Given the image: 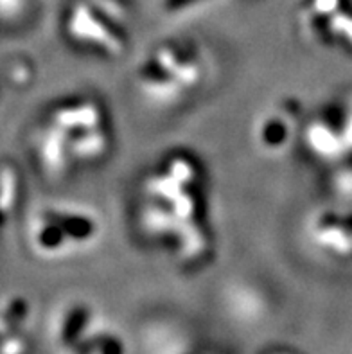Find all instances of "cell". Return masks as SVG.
I'll return each mask as SVG.
<instances>
[{
    "label": "cell",
    "instance_id": "6da1fadb",
    "mask_svg": "<svg viewBox=\"0 0 352 354\" xmlns=\"http://www.w3.org/2000/svg\"><path fill=\"white\" fill-rule=\"evenodd\" d=\"M135 223L171 261L198 268L214 256L209 173L196 151L171 148L144 171L135 194Z\"/></svg>",
    "mask_w": 352,
    "mask_h": 354
},
{
    "label": "cell",
    "instance_id": "7a4b0ae2",
    "mask_svg": "<svg viewBox=\"0 0 352 354\" xmlns=\"http://www.w3.org/2000/svg\"><path fill=\"white\" fill-rule=\"evenodd\" d=\"M115 146V122L106 101L92 92L59 97L45 110L36 153L50 176H68L106 160Z\"/></svg>",
    "mask_w": 352,
    "mask_h": 354
},
{
    "label": "cell",
    "instance_id": "3957f363",
    "mask_svg": "<svg viewBox=\"0 0 352 354\" xmlns=\"http://www.w3.org/2000/svg\"><path fill=\"white\" fill-rule=\"evenodd\" d=\"M207 76V62L196 41L173 36L149 45L133 67V86L147 104L173 108L196 94Z\"/></svg>",
    "mask_w": 352,
    "mask_h": 354
},
{
    "label": "cell",
    "instance_id": "277c9868",
    "mask_svg": "<svg viewBox=\"0 0 352 354\" xmlns=\"http://www.w3.org/2000/svg\"><path fill=\"white\" fill-rule=\"evenodd\" d=\"M104 225L94 207L85 203H54L33 218L29 243L44 259L62 261L89 254L98 247Z\"/></svg>",
    "mask_w": 352,
    "mask_h": 354
},
{
    "label": "cell",
    "instance_id": "5b68a950",
    "mask_svg": "<svg viewBox=\"0 0 352 354\" xmlns=\"http://www.w3.org/2000/svg\"><path fill=\"white\" fill-rule=\"evenodd\" d=\"M63 35L77 49L115 59L128 49V18L108 0H77L63 18Z\"/></svg>",
    "mask_w": 352,
    "mask_h": 354
},
{
    "label": "cell",
    "instance_id": "8992f818",
    "mask_svg": "<svg viewBox=\"0 0 352 354\" xmlns=\"http://www.w3.org/2000/svg\"><path fill=\"white\" fill-rule=\"evenodd\" d=\"M304 121L306 113L299 99L282 97L268 104L252 126L255 148L268 157H281L300 140Z\"/></svg>",
    "mask_w": 352,
    "mask_h": 354
},
{
    "label": "cell",
    "instance_id": "52a82bcc",
    "mask_svg": "<svg viewBox=\"0 0 352 354\" xmlns=\"http://www.w3.org/2000/svg\"><path fill=\"white\" fill-rule=\"evenodd\" d=\"M297 22L311 44L352 53V13L345 0H304Z\"/></svg>",
    "mask_w": 352,
    "mask_h": 354
},
{
    "label": "cell",
    "instance_id": "ba28073f",
    "mask_svg": "<svg viewBox=\"0 0 352 354\" xmlns=\"http://www.w3.org/2000/svg\"><path fill=\"white\" fill-rule=\"evenodd\" d=\"M300 142L313 158L335 162L352 149V112L326 106L304 121Z\"/></svg>",
    "mask_w": 352,
    "mask_h": 354
},
{
    "label": "cell",
    "instance_id": "9c48e42d",
    "mask_svg": "<svg viewBox=\"0 0 352 354\" xmlns=\"http://www.w3.org/2000/svg\"><path fill=\"white\" fill-rule=\"evenodd\" d=\"M304 234L313 250L329 259H352V211L322 207L304 221Z\"/></svg>",
    "mask_w": 352,
    "mask_h": 354
}]
</instances>
